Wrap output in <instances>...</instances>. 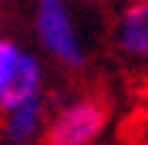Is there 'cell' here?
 Segmentation results:
<instances>
[{
    "label": "cell",
    "mask_w": 148,
    "mask_h": 145,
    "mask_svg": "<svg viewBox=\"0 0 148 145\" xmlns=\"http://www.w3.org/2000/svg\"><path fill=\"white\" fill-rule=\"evenodd\" d=\"M33 33H36V43L43 46V53L56 59L59 66H66V69L86 66L89 49L76 27L69 0H33Z\"/></svg>",
    "instance_id": "cell-1"
},
{
    "label": "cell",
    "mask_w": 148,
    "mask_h": 145,
    "mask_svg": "<svg viewBox=\"0 0 148 145\" xmlns=\"http://www.w3.org/2000/svg\"><path fill=\"white\" fill-rule=\"evenodd\" d=\"M109 125V102L99 96L69 99L46 115L43 142L46 145H95Z\"/></svg>",
    "instance_id": "cell-2"
},
{
    "label": "cell",
    "mask_w": 148,
    "mask_h": 145,
    "mask_svg": "<svg viewBox=\"0 0 148 145\" xmlns=\"http://www.w3.org/2000/svg\"><path fill=\"white\" fill-rule=\"evenodd\" d=\"M0 115H3L0 132H3L7 145H33L43 135V129H46V102H43V96L27 99V102L7 109Z\"/></svg>",
    "instance_id": "cell-3"
},
{
    "label": "cell",
    "mask_w": 148,
    "mask_h": 145,
    "mask_svg": "<svg viewBox=\"0 0 148 145\" xmlns=\"http://www.w3.org/2000/svg\"><path fill=\"white\" fill-rule=\"evenodd\" d=\"M115 49L132 59H148V3H128L112 30Z\"/></svg>",
    "instance_id": "cell-4"
},
{
    "label": "cell",
    "mask_w": 148,
    "mask_h": 145,
    "mask_svg": "<svg viewBox=\"0 0 148 145\" xmlns=\"http://www.w3.org/2000/svg\"><path fill=\"white\" fill-rule=\"evenodd\" d=\"M33 53L30 49H23L20 43H16L13 36H7V33H0V102H3V96L10 92L16 73L27 66V59Z\"/></svg>",
    "instance_id": "cell-5"
},
{
    "label": "cell",
    "mask_w": 148,
    "mask_h": 145,
    "mask_svg": "<svg viewBox=\"0 0 148 145\" xmlns=\"http://www.w3.org/2000/svg\"><path fill=\"white\" fill-rule=\"evenodd\" d=\"M128 3H148V0H128Z\"/></svg>",
    "instance_id": "cell-6"
},
{
    "label": "cell",
    "mask_w": 148,
    "mask_h": 145,
    "mask_svg": "<svg viewBox=\"0 0 148 145\" xmlns=\"http://www.w3.org/2000/svg\"><path fill=\"white\" fill-rule=\"evenodd\" d=\"M0 3H3V7H7V3H16V0H0Z\"/></svg>",
    "instance_id": "cell-7"
}]
</instances>
